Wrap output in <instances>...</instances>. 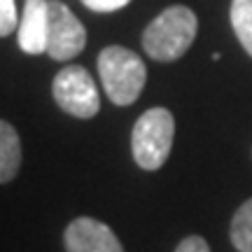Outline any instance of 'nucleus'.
I'll use <instances>...</instances> for the list:
<instances>
[{
  "label": "nucleus",
  "mask_w": 252,
  "mask_h": 252,
  "mask_svg": "<svg viewBox=\"0 0 252 252\" xmlns=\"http://www.w3.org/2000/svg\"><path fill=\"white\" fill-rule=\"evenodd\" d=\"M198 31V19L185 5L166 7L143 33L145 54L159 63L178 61L187 54Z\"/></svg>",
  "instance_id": "f257e3e1"
},
{
  "label": "nucleus",
  "mask_w": 252,
  "mask_h": 252,
  "mask_svg": "<svg viewBox=\"0 0 252 252\" xmlns=\"http://www.w3.org/2000/svg\"><path fill=\"white\" fill-rule=\"evenodd\" d=\"M100 84L115 105H131L143 94L147 82V68L143 59L119 45L105 47L98 54Z\"/></svg>",
  "instance_id": "f03ea898"
},
{
  "label": "nucleus",
  "mask_w": 252,
  "mask_h": 252,
  "mask_svg": "<svg viewBox=\"0 0 252 252\" xmlns=\"http://www.w3.org/2000/svg\"><path fill=\"white\" fill-rule=\"evenodd\" d=\"M175 119L166 108H150L143 112L131 131V152L143 171L161 168L173 150Z\"/></svg>",
  "instance_id": "7ed1b4c3"
},
{
  "label": "nucleus",
  "mask_w": 252,
  "mask_h": 252,
  "mask_svg": "<svg viewBox=\"0 0 252 252\" xmlns=\"http://www.w3.org/2000/svg\"><path fill=\"white\" fill-rule=\"evenodd\" d=\"M52 96L63 112L77 119L96 117L100 110L98 89L94 84V77L82 65H65L56 72L52 82Z\"/></svg>",
  "instance_id": "20e7f679"
},
{
  "label": "nucleus",
  "mask_w": 252,
  "mask_h": 252,
  "mask_svg": "<svg viewBox=\"0 0 252 252\" xmlns=\"http://www.w3.org/2000/svg\"><path fill=\"white\" fill-rule=\"evenodd\" d=\"M87 45V31L72 9L61 0H49V31L47 54L54 61H70Z\"/></svg>",
  "instance_id": "39448f33"
},
{
  "label": "nucleus",
  "mask_w": 252,
  "mask_h": 252,
  "mask_svg": "<svg viewBox=\"0 0 252 252\" xmlns=\"http://www.w3.org/2000/svg\"><path fill=\"white\" fill-rule=\"evenodd\" d=\"M65 252H124L117 234L94 217L72 220L63 234Z\"/></svg>",
  "instance_id": "423d86ee"
},
{
  "label": "nucleus",
  "mask_w": 252,
  "mask_h": 252,
  "mask_svg": "<svg viewBox=\"0 0 252 252\" xmlns=\"http://www.w3.org/2000/svg\"><path fill=\"white\" fill-rule=\"evenodd\" d=\"M49 0H26L19 21V47L31 56L47 54Z\"/></svg>",
  "instance_id": "0eeeda50"
},
{
  "label": "nucleus",
  "mask_w": 252,
  "mask_h": 252,
  "mask_svg": "<svg viewBox=\"0 0 252 252\" xmlns=\"http://www.w3.org/2000/svg\"><path fill=\"white\" fill-rule=\"evenodd\" d=\"M21 166V140L17 128L0 119V185L9 182Z\"/></svg>",
  "instance_id": "6e6552de"
},
{
  "label": "nucleus",
  "mask_w": 252,
  "mask_h": 252,
  "mask_svg": "<svg viewBox=\"0 0 252 252\" xmlns=\"http://www.w3.org/2000/svg\"><path fill=\"white\" fill-rule=\"evenodd\" d=\"M229 236H231V243L238 252H252V198H248L236 210Z\"/></svg>",
  "instance_id": "1a4fd4ad"
},
{
  "label": "nucleus",
  "mask_w": 252,
  "mask_h": 252,
  "mask_svg": "<svg viewBox=\"0 0 252 252\" xmlns=\"http://www.w3.org/2000/svg\"><path fill=\"white\" fill-rule=\"evenodd\" d=\"M231 26L243 49L252 56V0H231Z\"/></svg>",
  "instance_id": "9d476101"
},
{
  "label": "nucleus",
  "mask_w": 252,
  "mask_h": 252,
  "mask_svg": "<svg viewBox=\"0 0 252 252\" xmlns=\"http://www.w3.org/2000/svg\"><path fill=\"white\" fill-rule=\"evenodd\" d=\"M19 24L14 0H0V37L9 35Z\"/></svg>",
  "instance_id": "9b49d317"
},
{
  "label": "nucleus",
  "mask_w": 252,
  "mask_h": 252,
  "mask_svg": "<svg viewBox=\"0 0 252 252\" xmlns=\"http://www.w3.org/2000/svg\"><path fill=\"white\" fill-rule=\"evenodd\" d=\"M82 2L94 12H117V9L126 7L131 0H82Z\"/></svg>",
  "instance_id": "f8f14e48"
},
{
  "label": "nucleus",
  "mask_w": 252,
  "mask_h": 252,
  "mask_svg": "<svg viewBox=\"0 0 252 252\" xmlns=\"http://www.w3.org/2000/svg\"><path fill=\"white\" fill-rule=\"evenodd\" d=\"M175 252H210V245H208L206 238H201V236H187V238L180 241V245L175 248Z\"/></svg>",
  "instance_id": "ddd939ff"
}]
</instances>
